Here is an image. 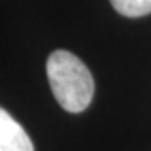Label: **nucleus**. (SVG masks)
Returning a JSON list of instances; mask_svg holds the SVG:
<instances>
[{
  "instance_id": "obj_1",
  "label": "nucleus",
  "mask_w": 151,
  "mask_h": 151,
  "mask_svg": "<svg viewBox=\"0 0 151 151\" xmlns=\"http://www.w3.org/2000/svg\"><path fill=\"white\" fill-rule=\"evenodd\" d=\"M47 77L60 108L82 113L94 96V79L79 57L67 50H55L47 59Z\"/></svg>"
},
{
  "instance_id": "obj_2",
  "label": "nucleus",
  "mask_w": 151,
  "mask_h": 151,
  "mask_svg": "<svg viewBox=\"0 0 151 151\" xmlns=\"http://www.w3.org/2000/svg\"><path fill=\"white\" fill-rule=\"evenodd\" d=\"M0 151H34L32 141L20 124L0 108Z\"/></svg>"
},
{
  "instance_id": "obj_3",
  "label": "nucleus",
  "mask_w": 151,
  "mask_h": 151,
  "mask_svg": "<svg viewBox=\"0 0 151 151\" xmlns=\"http://www.w3.org/2000/svg\"><path fill=\"white\" fill-rule=\"evenodd\" d=\"M114 10L124 17H143L151 14V0H111Z\"/></svg>"
}]
</instances>
